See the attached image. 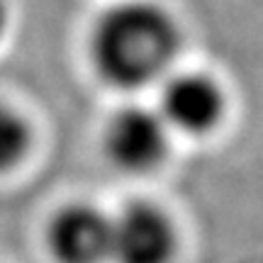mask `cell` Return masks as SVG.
Returning a JSON list of instances; mask_svg holds the SVG:
<instances>
[{"instance_id":"cell-1","label":"cell","mask_w":263,"mask_h":263,"mask_svg":"<svg viewBox=\"0 0 263 263\" xmlns=\"http://www.w3.org/2000/svg\"><path fill=\"white\" fill-rule=\"evenodd\" d=\"M180 51L176 20L149 0L120 3L98 20L90 59L105 83L137 90L166 78Z\"/></svg>"},{"instance_id":"cell-2","label":"cell","mask_w":263,"mask_h":263,"mask_svg":"<svg viewBox=\"0 0 263 263\" xmlns=\"http://www.w3.org/2000/svg\"><path fill=\"white\" fill-rule=\"evenodd\" d=\"M105 146L122 171L146 173L159 168L168 156L171 127L159 110L132 105L112 117L105 134Z\"/></svg>"},{"instance_id":"cell-3","label":"cell","mask_w":263,"mask_h":263,"mask_svg":"<svg viewBox=\"0 0 263 263\" xmlns=\"http://www.w3.org/2000/svg\"><path fill=\"white\" fill-rule=\"evenodd\" d=\"M227 110V95L222 85L207 73L168 76L161 90V117L171 129L202 137L219 127Z\"/></svg>"},{"instance_id":"cell-4","label":"cell","mask_w":263,"mask_h":263,"mask_svg":"<svg viewBox=\"0 0 263 263\" xmlns=\"http://www.w3.org/2000/svg\"><path fill=\"white\" fill-rule=\"evenodd\" d=\"M176 254V229L163 210L132 202L112 217V263H171Z\"/></svg>"},{"instance_id":"cell-5","label":"cell","mask_w":263,"mask_h":263,"mask_svg":"<svg viewBox=\"0 0 263 263\" xmlns=\"http://www.w3.org/2000/svg\"><path fill=\"white\" fill-rule=\"evenodd\" d=\"M49 249L59 263H107L112 219L88 205L66 207L49 227Z\"/></svg>"},{"instance_id":"cell-6","label":"cell","mask_w":263,"mask_h":263,"mask_svg":"<svg viewBox=\"0 0 263 263\" xmlns=\"http://www.w3.org/2000/svg\"><path fill=\"white\" fill-rule=\"evenodd\" d=\"M29 141H32V134L22 115L0 103V173L15 168L25 159Z\"/></svg>"},{"instance_id":"cell-7","label":"cell","mask_w":263,"mask_h":263,"mask_svg":"<svg viewBox=\"0 0 263 263\" xmlns=\"http://www.w3.org/2000/svg\"><path fill=\"white\" fill-rule=\"evenodd\" d=\"M5 22H8V10H5V0H0V37L5 32Z\"/></svg>"}]
</instances>
